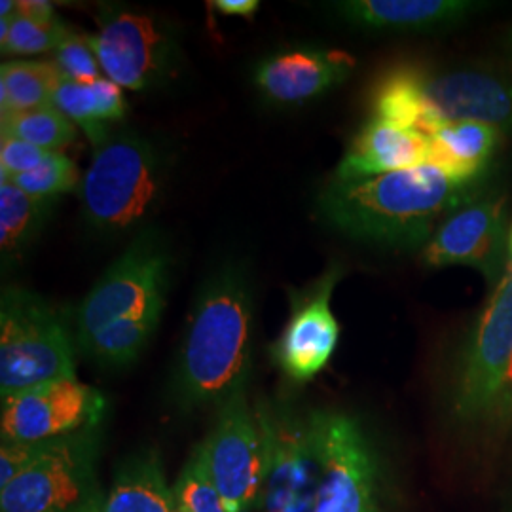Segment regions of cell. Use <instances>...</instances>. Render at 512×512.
<instances>
[{"label": "cell", "mask_w": 512, "mask_h": 512, "mask_svg": "<svg viewBox=\"0 0 512 512\" xmlns=\"http://www.w3.org/2000/svg\"><path fill=\"white\" fill-rule=\"evenodd\" d=\"M476 190V184L456 183L423 164L357 183L332 181L317 211L346 238L385 249H423L444 220L475 200Z\"/></svg>", "instance_id": "1"}, {"label": "cell", "mask_w": 512, "mask_h": 512, "mask_svg": "<svg viewBox=\"0 0 512 512\" xmlns=\"http://www.w3.org/2000/svg\"><path fill=\"white\" fill-rule=\"evenodd\" d=\"M253 336V285L241 264H226L203 285L190 313L175 370L184 408L224 403L247 385Z\"/></svg>", "instance_id": "2"}, {"label": "cell", "mask_w": 512, "mask_h": 512, "mask_svg": "<svg viewBox=\"0 0 512 512\" xmlns=\"http://www.w3.org/2000/svg\"><path fill=\"white\" fill-rule=\"evenodd\" d=\"M162 152L135 131H118L93 148L80 183L82 213L99 234H122L137 226L164 190Z\"/></svg>", "instance_id": "3"}, {"label": "cell", "mask_w": 512, "mask_h": 512, "mask_svg": "<svg viewBox=\"0 0 512 512\" xmlns=\"http://www.w3.org/2000/svg\"><path fill=\"white\" fill-rule=\"evenodd\" d=\"M73 332L40 294L6 287L0 296V395L76 378Z\"/></svg>", "instance_id": "4"}, {"label": "cell", "mask_w": 512, "mask_h": 512, "mask_svg": "<svg viewBox=\"0 0 512 512\" xmlns=\"http://www.w3.org/2000/svg\"><path fill=\"white\" fill-rule=\"evenodd\" d=\"M171 253L164 236L148 228L128 245L97 279L76 311L78 349L93 336L122 321H156L164 313Z\"/></svg>", "instance_id": "5"}, {"label": "cell", "mask_w": 512, "mask_h": 512, "mask_svg": "<svg viewBox=\"0 0 512 512\" xmlns=\"http://www.w3.org/2000/svg\"><path fill=\"white\" fill-rule=\"evenodd\" d=\"M99 427L54 440L33 467L0 490V512H101Z\"/></svg>", "instance_id": "6"}, {"label": "cell", "mask_w": 512, "mask_h": 512, "mask_svg": "<svg viewBox=\"0 0 512 512\" xmlns=\"http://www.w3.org/2000/svg\"><path fill=\"white\" fill-rule=\"evenodd\" d=\"M105 78L131 92H150L175 74L179 42L152 14L109 4L99 12V33L90 35Z\"/></svg>", "instance_id": "7"}, {"label": "cell", "mask_w": 512, "mask_h": 512, "mask_svg": "<svg viewBox=\"0 0 512 512\" xmlns=\"http://www.w3.org/2000/svg\"><path fill=\"white\" fill-rule=\"evenodd\" d=\"M319 461L315 512H378V465L361 421L338 410L308 414Z\"/></svg>", "instance_id": "8"}, {"label": "cell", "mask_w": 512, "mask_h": 512, "mask_svg": "<svg viewBox=\"0 0 512 512\" xmlns=\"http://www.w3.org/2000/svg\"><path fill=\"white\" fill-rule=\"evenodd\" d=\"M264 439V476L256 512H315L319 461L308 416L274 404L255 408Z\"/></svg>", "instance_id": "9"}, {"label": "cell", "mask_w": 512, "mask_h": 512, "mask_svg": "<svg viewBox=\"0 0 512 512\" xmlns=\"http://www.w3.org/2000/svg\"><path fill=\"white\" fill-rule=\"evenodd\" d=\"M245 387L220 404L209 435L194 450L228 512L255 511L264 476V439Z\"/></svg>", "instance_id": "10"}, {"label": "cell", "mask_w": 512, "mask_h": 512, "mask_svg": "<svg viewBox=\"0 0 512 512\" xmlns=\"http://www.w3.org/2000/svg\"><path fill=\"white\" fill-rule=\"evenodd\" d=\"M512 270L507 264L459 359L452 410L461 423L484 421L511 361Z\"/></svg>", "instance_id": "11"}, {"label": "cell", "mask_w": 512, "mask_h": 512, "mask_svg": "<svg viewBox=\"0 0 512 512\" xmlns=\"http://www.w3.org/2000/svg\"><path fill=\"white\" fill-rule=\"evenodd\" d=\"M105 399L78 378H61L2 397V442H44L99 427Z\"/></svg>", "instance_id": "12"}, {"label": "cell", "mask_w": 512, "mask_h": 512, "mask_svg": "<svg viewBox=\"0 0 512 512\" xmlns=\"http://www.w3.org/2000/svg\"><path fill=\"white\" fill-rule=\"evenodd\" d=\"M433 135L456 122L512 131V80L486 69H433L412 63Z\"/></svg>", "instance_id": "13"}, {"label": "cell", "mask_w": 512, "mask_h": 512, "mask_svg": "<svg viewBox=\"0 0 512 512\" xmlns=\"http://www.w3.org/2000/svg\"><path fill=\"white\" fill-rule=\"evenodd\" d=\"M340 277L342 270L330 266L306 291L291 294V317L270 353L275 366L294 382H310L321 374L338 346L340 325L330 300Z\"/></svg>", "instance_id": "14"}, {"label": "cell", "mask_w": 512, "mask_h": 512, "mask_svg": "<svg viewBox=\"0 0 512 512\" xmlns=\"http://www.w3.org/2000/svg\"><path fill=\"white\" fill-rule=\"evenodd\" d=\"M507 196H484L456 209L421 249L429 268L467 266L494 279L507 245Z\"/></svg>", "instance_id": "15"}, {"label": "cell", "mask_w": 512, "mask_h": 512, "mask_svg": "<svg viewBox=\"0 0 512 512\" xmlns=\"http://www.w3.org/2000/svg\"><path fill=\"white\" fill-rule=\"evenodd\" d=\"M355 67L357 59L344 50L296 46L264 57L256 65L253 80L268 103L294 107L338 88Z\"/></svg>", "instance_id": "16"}, {"label": "cell", "mask_w": 512, "mask_h": 512, "mask_svg": "<svg viewBox=\"0 0 512 512\" xmlns=\"http://www.w3.org/2000/svg\"><path fill=\"white\" fill-rule=\"evenodd\" d=\"M429 137L370 118L349 143L336 167L334 183H357L427 164Z\"/></svg>", "instance_id": "17"}, {"label": "cell", "mask_w": 512, "mask_h": 512, "mask_svg": "<svg viewBox=\"0 0 512 512\" xmlns=\"http://www.w3.org/2000/svg\"><path fill=\"white\" fill-rule=\"evenodd\" d=\"M351 27L366 31H437L458 25L488 4L471 0H346L330 4Z\"/></svg>", "instance_id": "18"}, {"label": "cell", "mask_w": 512, "mask_h": 512, "mask_svg": "<svg viewBox=\"0 0 512 512\" xmlns=\"http://www.w3.org/2000/svg\"><path fill=\"white\" fill-rule=\"evenodd\" d=\"M501 135L499 129L478 122L448 124L429 137L427 164L456 183L475 184L492 162Z\"/></svg>", "instance_id": "19"}, {"label": "cell", "mask_w": 512, "mask_h": 512, "mask_svg": "<svg viewBox=\"0 0 512 512\" xmlns=\"http://www.w3.org/2000/svg\"><path fill=\"white\" fill-rule=\"evenodd\" d=\"M175 511L173 486L154 450L139 452L120 465L101 507V512Z\"/></svg>", "instance_id": "20"}, {"label": "cell", "mask_w": 512, "mask_h": 512, "mask_svg": "<svg viewBox=\"0 0 512 512\" xmlns=\"http://www.w3.org/2000/svg\"><path fill=\"white\" fill-rule=\"evenodd\" d=\"M52 105L61 110L74 126L84 129L93 148L109 137V124L124 120L128 112L122 88L110 82L109 78L93 82L61 78Z\"/></svg>", "instance_id": "21"}, {"label": "cell", "mask_w": 512, "mask_h": 512, "mask_svg": "<svg viewBox=\"0 0 512 512\" xmlns=\"http://www.w3.org/2000/svg\"><path fill=\"white\" fill-rule=\"evenodd\" d=\"M61 82L54 61H8L0 67L2 118L48 107Z\"/></svg>", "instance_id": "22"}, {"label": "cell", "mask_w": 512, "mask_h": 512, "mask_svg": "<svg viewBox=\"0 0 512 512\" xmlns=\"http://www.w3.org/2000/svg\"><path fill=\"white\" fill-rule=\"evenodd\" d=\"M54 200H40L10 181H0V249L14 258L37 239L54 209Z\"/></svg>", "instance_id": "23"}, {"label": "cell", "mask_w": 512, "mask_h": 512, "mask_svg": "<svg viewBox=\"0 0 512 512\" xmlns=\"http://www.w3.org/2000/svg\"><path fill=\"white\" fill-rule=\"evenodd\" d=\"M2 135H10L48 152L73 145L76 126L54 105L2 118Z\"/></svg>", "instance_id": "24"}, {"label": "cell", "mask_w": 512, "mask_h": 512, "mask_svg": "<svg viewBox=\"0 0 512 512\" xmlns=\"http://www.w3.org/2000/svg\"><path fill=\"white\" fill-rule=\"evenodd\" d=\"M156 321H122L97 332L92 340L80 349L95 361L109 366H128L147 348Z\"/></svg>", "instance_id": "25"}, {"label": "cell", "mask_w": 512, "mask_h": 512, "mask_svg": "<svg viewBox=\"0 0 512 512\" xmlns=\"http://www.w3.org/2000/svg\"><path fill=\"white\" fill-rule=\"evenodd\" d=\"M67 31L69 27L63 21L55 25H38L14 14L12 18L0 19L2 54L25 57L55 52Z\"/></svg>", "instance_id": "26"}, {"label": "cell", "mask_w": 512, "mask_h": 512, "mask_svg": "<svg viewBox=\"0 0 512 512\" xmlns=\"http://www.w3.org/2000/svg\"><path fill=\"white\" fill-rule=\"evenodd\" d=\"M10 183L16 184L23 192L35 198L55 202L59 196L74 192L82 179L78 167L69 156H65L63 152H50L37 169L19 175Z\"/></svg>", "instance_id": "27"}, {"label": "cell", "mask_w": 512, "mask_h": 512, "mask_svg": "<svg viewBox=\"0 0 512 512\" xmlns=\"http://www.w3.org/2000/svg\"><path fill=\"white\" fill-rule=\"evenodd\" d=\"M175 512H228L217 488L194 452L173 486Z\"/></svg>", "instance_id": "28"}, {"label": "cell", "mask_w": 512, "mask_h": 512, "mask_svg": "<svg viewBox=\"0 0 512 512\" xmlns=\"http://www.w3.org/2000/svg\"><path fill=\"white\" fill-rule=\"evenodd\" d=\"M54 65L63 80L93 82L103 78L99 59L93 52L92 38L71 29L55 48Z\"/></svg>", "instance_id": "29"}, {"label": "cell", "mask_w": 512, "mask_h": 512, "mask_svg": "<svg viewBox=\"0 0 512 512\" xmlns=\"http://www.w3.org/2000/svg\"><path fill=\"white\" fill-rule=\"evenodd\" d=\"M48 150L25 143L16 137H0V181H12L23 173L37 169L48 158Z\"/></svg>", "instance_id": "30"}, {"label": "cell", "mask_w": 512, "mask_h": 512, "mask_svg": "<svg viewBox=\"0 0 512 512\" xmlns=\"http://www.w3.org/2000/svg\"><path fill=\"white\" fill-rule=\"evenodd\" d=\"M57 440V439H54ZM54 440L44 442H2L0 446V490L8 486L14 478L33 467L54 444Z\"/></svg>", "instance_id": "31"}, {"label": "cell", "mask_w": 512, "mask_h": 512, "mask_svg": "<svg viewBox=\"0 0 512 512\" xmlns=\"http://www.w3.org/2000/svg\"><path fill=\"white\" fill-rule=\"evenodd\" d=\"M484 421L492 429H509L512 425V353L511 361L503 374V380L495 391L494 401L490 404V410Z\"/></svg>", "instance_id": "32"}, {"label": "cell", "mask_w": 512, "mask_h": 512, "mask_svg": "<svg viewBox=\"0 0 512 512\" xmlns=\"http://www.w3.org/2000/svg\"><path fill=\"white\" fill-rule=\"evenodd\" d=\"M16 14L38 25H55L61 21L57 18L54 4L46 0H19L16 2Z\"/></svg>", "instance_id": "33"}, {"label": "cell", "mask_w": 512, "mask_h": 512, "mask_svg": "<svg viewBox=\"0 0 512 512\" xmlns=\"http://www.w3.org/2000/svg\"><path fill=\"white\" fill-rule=\"evenodd\" d=\"M211 6L224 16H239V18H253L258 8H260V2L256 0H215L211 2Z\"/></svg>", "instance_id": "34"}, {"label": "cell", "mask_w": 512, "mask_h": 512, "mask_svg": "<svg viewBox=\"0 0 512 512\" xmlns=\"http://www.w3.org/2000/svg\"><path fill=\"white\" fill-rule=\"evenodd\" d=\"M507 251H509V255H511L512 262V226L509 228V239H507Z\"/></svg>", "instance_id": "35"}, {"label": "cell", "mask_w": 512, "mask_h": 512, "mask_svg": "<svg viewBox=\"0 0 512 512\" xmlns=\"http://www.w3.org/2000/svg\"><path fill=\"white\" fill-rule=\"evenodd\" d=\"M509 46H511V50H512V31H511V33H509Z\"/></svg>", "instance_id": "36"}, {"label": "cell", "mask_w": 512, "mask_h": 512, "mask_svg": "<svg viewBox=\"0 0 512 512\" xmlns=\"http://www.w3.org/2000/svg\"><path fill=\"white\" fill-rule=\"evenodd\" d=\"M509 266H511V270H512V262H509Z\"/></svg>", "instance_id": "37"}]
</instances>
